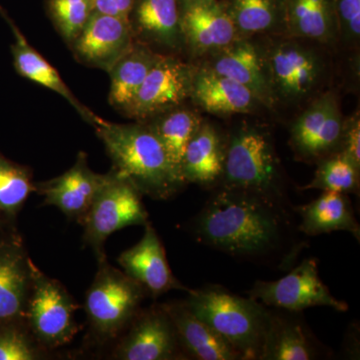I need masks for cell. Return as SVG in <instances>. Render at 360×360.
Instances as JSON below:
<instances>
[{"mask_svg": "<svg viewBox=\"0 0 360 360\" xmlns=\"http://www.w3.org/2000/svg\"><path fill=\"white\" fill-rule=\"evenodd\" d=\"M163 113L165 115L160 116L149 127L160 139L167 151L168 160L182 179L181 163L187 144L202 120L193 111L188 110L175 108Z\"/></svg>", "mask_w": 360, "mask_h": 360, "instance_id": "obj_29", "label": "cell"}, {"mask_svg": "<svg viewBox=\"0 0 360 360\" xmlns=\"http://www.w3.org/2000/svg\"><path fill=\"white\" fill-rule=\"evenodd\" d=\"M34 191L27 168L0 155V210L14 214Z\"/></svg>", "mask_w": 360, "mask_h": 360, "instance_id": "obj_31", "label": "cell"}, {"mask_svg": "<svg viewBox=\"0 0 360 360\" xmlns=\"http://www.w3.org/2000/svg\"><path fill=\"white\" fill-rule=\"evenodd\" d=\"M167 310L151 307L137 315L131 328L116 345L113 357L120 360H172L186 356Z\"/></svg>", "mask_w": 360, "mask_h": 360, "instance_id": "obj_10", "label": "cell"}, {"mask_svg": "<svg viewBox=\"0 0 360 360\" xmlns=\"http://www.w3.org/2000/svg\"><path fill=\"white\" fill-rule=\"evenodd\" d=\"M181 32L198 56H212L241 39L220 0L181 4Z\"/></svg>", "mask_w": 360, "mask_h": 360, "instance_id": "obj_14", "label": "cell"}, {"mask_svg": "<svg viewBox=\"0 0 360 360\" xmlns=\"http://www.w3.org/2000/svg\"><path fill=\"white\" fill-rule=\"evenodd\" d=\"M270 311L260 360H310L317 359L315 340L309 328L292 316L293 312Z\"/></svg>", "mask_w": 360, "mask_h": 360, "instance_id": "obj_23", "label": "cell"}, {"mask_svg": "<svg viewBox=\"0 0 360 360\" xmlns=\"http://www.w3.org/2000/svg\"><path fill=\"white\" fill-rule=\"evenodd\" d=\"M343 122L335 94H324L293 123L291 148L305 161H321L340 153Z\"/></svg>", "mask_w": 360, "mask_h": 360, "instance_id": "obj_9", "label": "cell"}, {"mask_svg": "<svg viewBox=\"0 0 360 360\" xmlns=\"http://www.w3.org/2000/svg\"><path fill=\"white\" fill-rule=\"evenodd\" d=\"M0 13L4 14L6 18L13 30L14 39H15L14 44L11 46V51H13L14 68L18 75L63 96L77 111L78 115L90 123L92 127H96L97 125L101 124L104 120L92 112L78 101L75 94L68 89L65 82H63L58 71L39 52L35 51L32 45L28 44L18 26L7 18L2 9H0Z\"/></svg>", "mask_w": 360, "mask_h": 360, "instance_id": "obj_18", "label": "cell"}, {"mask_svg": "<svg viewBox=\"0 0 360 360\" xmlns=\"http://www.w3.org/2000/svg\"><path fill=\"white\" fill-rule=\"evenodd\" d=\"M251 298L264 307L300 312L315 307L347 311V303L336 300L322 283L316 259L307 258L288 276L276 281H257L250 292Z\"/></svg>", "mask_w": 360, "mask_h": 360, "instance_id": "obj_8", "label": "cell"}, {"mask_svg": "<svg viewBox=\"0 0 360 360\" xmlns=\"http://www.w3.org/2000/svg\"><path fill=\"white\" fill-rule=\"evenodd\" d=\"M98 264L85 297V311L94 335L108 340L134 319L146 291L125 272L111 266L106 258Z\"/></svg>", "mask_w": 360, "mask_h": 360, "instance_id": "obj_5", "label": "cell"}, {"mask_svg": "<svg viewBox=\"0 0 360 360\" xmlns=\"http://www.w3.org/2000/svg\"><path fill=\"white\" fill-rule=\"evenodd\" d=\"M193 73L191 65L160 56L127 113L132 117L148 118L174 110L191 97Z\"/></svg>", "mask_w": 360, "mask_h": 360, "instance_id": "obj_12", "label": "cell"}, {"mask_svg": "<svg viewBox=\"0 0 360 360\" xmlns=\"http://www.w3.org/2000/svg\"><path fill=\"white\" fill-rule=\"evenodd\" d=\"M187 355L200 360H238L240 356L184 302L162 304Z\"/></svg>", "mask_w": 360, "mask_h": 360, "instance_id": "obj_21", "label": "cell"}, {"mask_svg": "<svg viewBox=\"0 0 360 360\" xmlns=\"http://www.w3.org/2000/svg\"><path fill=\"white\" fill-rule=\"evenodd\" d=\"M46 8L58 32L71 44L96 11V0H46Z\"/></svg>", "mask_w": 360, "mask_h": 360, "instance_id": "obj_32", "label": "cell"}, {"mask_svg": "<svg viewBox=\"0 0 360 360\" xmlns=\"http://www.w3.org/2000/svg\"><path fill=\"white\" fill-rule=\"evenodd\" d=\"M191 97L215 115L250 112L260 104L250 89L206 68L194 70Z\"/></svg>", "mask_w": 360, "mask_h": 360, "instance_id": "obj_20", "label": "cell"}, {"mask_svg": "<svg viewBox=\"0 0 360 360\" xmlns=\"http://www.w3.org/2000/svg\"><path fill=\"white\" fill-rule=\"evenodd\" d=\"M208 70L231 78L250 89L260 103L274 105L276 98L270 85L264 56L248 39H240L212 54Z\"/></svg>", "mask_w": 360, "mask_h": 360, "instance_id": "obj_17", "label": "cell"}, {"mask_svg": "<svg viewBox=\"0 0 360 360\" xmlns=\"http://www.w3.org/2000/svg\"><path fill=\"white\" fill-rule=\"evenodd\" d=\"M264 61L276 99L300 101L312 91L321 78V59L295 42L272 45Z\"/></svg>", "mask_w": 360, "mask_h": 360, "instance_id": "obj_11", "label": "cell"}, {"mask_svg": "<svg viewBox=\"0 0 360 360\" xmlns=\"http://www.w3.org/2000/svg\"><path fill=\"white\" fill-rule=\"evenodd\" d=\"M117 262L127 276L155 297L172 290H186L172 274L165 248L149 222L141 241L123 251Z\"/></svg>", "mask_w": 360, "mask_h": 360, "instance_id": "obj_16", "label": "cell"}, {"mask_svg": "<svg viewBox=\"0 0 360 360\" xmlns=\"http://www.w3.org/2000/svg\"><path fill=\"white\" fill-rule=\"evenodd\" d=\"M184 302L221 336L241 359H260L270 315L262 303L220 288L188 290Z\"/></svg>", "mask_w": 360, "mask_h": 360, "instance_id": "obj_3", "label": "cell"}, {"mask_svg": "<svg viewBox=\"0 0 360 360\" xmlns=\"http://www.w3.org/2000/svg\"><path fill=\"white\" fill-rule=\"evenodd\" d=\"M284 206L222 187L196 219L205 245L239 257H262L283 245L288 221Z\"/></svg>", "mask_w": 360, "mask_h": 360, "instance_id": "obj_1", "label": "cell"}, {"mask_svg": "<svg viewBox=\"0 0 360 360\" xmlns=\"http://www.w3.org/2000/svg\"><path fill=\"white\" fill-rule=\"evenodd\" d=\"M340 153L360 168V120L359 113L343 122Z\"/></svg>", "mask_w": 360, "mask_h": 360, "instance_id": "obj_35", "label": "cell"}, {"mask_svg": "<svg viewBox=\"0 0 360 360\" xmlns=\"http://www.w3.org/2000/svg\"><path fill=\"white\" fill-rule=\"evenodd\" d=\"M360 168L343 153H336L319 162L311 182L303 189H321L340 193H356Z\"/></svg>", "mask_w": 360, "mask_h": 360, "instance_id": "obj_30", "label": "cell"}, {"mask_svg": "<svg viewBox=\"0 0 360 360\" xmlns=\"http://www.w3.org/2000/svg\"><path fill=\"white\" fill-rule=\"evenodd\" d=\"M134 44L129 20L94 11L77 39L75 56L85 65L108 71Z\"/></svg>", "mask_w": 360, "mask_h": 360, "instance_id": "obj_13", "label": "cell"}, {"mask_svg": "<svg viewBox=\"0 0 360 360\" xmlns=\"http://www.w3.org/2000/svg\"><path fill=\"white\" fill-rule=\"evenodd\" d=\"M160 54L148 45L134 44L127 53L108 70L110 75V101L113 106L127 112L137 92Z\"/></svg>", "mask_w": 360, "mask_h": 360, "instance_id": "obj_27", "label": "cell"}, {"mask_svg": "<svg viewBox=\"0 0 360 360\" xmlns=\"http://www.w3.org/2000/svg\"><path fill=\"white\" fill-rule=\"evenodd\" d=\"M32 281L25 317L35 341L54 348L70 342L77 333L72 297L56 279L32 264Z\"/></svg>", "mask_w": 360, "mask_h": 360, "instance_id": "obj_7", "label": "cell"}, {"mask_svg": "<svg viewBox=\"0 0 360 360\" xmlns=\"http://www.w3.org/2000/svg\"><path fill=\"white\" fill-rule=\"evenodd\" d=\"M135 0H96V11L129 20Z\"/></svg>", "mask_w": 360, "mask_h": 360, "instance_id": "obj_36", "label": "cell"}, {"mask_svg": "<svg viewBox=\"0 0 360 360\" xmlns=\"http://www.w3.org/2000/svg\"><path fill=\"white\" fill-rule=\"evenodd\" d=\"M134 32L169 49L184 44L181 32V0H135L129 15Z\"/></svg>", "mask_w": 360, "mask_h": 360, "instance_id": "obj_22", "label": "cell"}, {"mask_svg": "<svg viewBox=\"0 0 360 360\" xmlns=\"http://www.w3.org/2000/svg\"><path fill=\"white\" fill-rule=\"evenodd\" d=\"M225 148L217 130L201 122L187 144L181 163L184 181L210 186L224 174Z\"/></svg>", "mask_w": 360, "mask_h": 360, "instance_id": "obj_24", "label": "cell"}, {"mask_svg": "<svg viewBox=\"0 0 360 360\" xmlns=\"http://www.w3.org/2000/svg\"><path fill=\"white\" fill-rule=\"evenodd\" d=\"M6 323L0 328V360H37L41 359L39 348L25 331Z\"/></svg>", "mask_w": 360, "mask_h": 360, "instance_id": "obj_33", "label": "cell"}, {"mask_svg": "<svg viewBox=\"0 0 360 360\" xmlns=\"http://www.w3.org/2000/svg\"><path fill=\"white\" fill-rule=\"evenodd\" d=\"M105 174L92 172L86 155L80 153L72 167L56 179L34 184V191L44 198V205H53L70 219L84 221Z\"/></svg>", "mask_w": 360, "mask_h": 360, "instance_id": "obj_15", "label": "cell"}, {"mask_svg": "<svg viewBox=\"0 0 360 360\" xmlns=\"http://www.w3.org/2000/svg\"><path fill=\"white\" fill-rule=\"evenodd\" d=\"M340 37L347 42H359L360 0H335Z\"/></svg>", "mask_w": 360, "mask_h": 360, "instance_id": "obj_34", "label": "cell"}, {"mask_svg": "<svg viewBox=\"0 0 360 360\" xmlns=\"http://www.w3.org/2000/svg\"><path fill=\"white\" fill-rule=\"evenodd\" d=\"M224 188L243 191L284 206L281 165L267 132L239 127L225 148Z\"/></svg>", "mask_w": 360, "mask_h": 360, "instance_id": "obj_4", "label": "cell"}, {"mask_svg": "<svg viewBox=\"0 0 360 360\" xmlns=\"http://www.w3.org/2000/svg\"><path fill=\"white\" fill-rule=\"evenodd\" d=\"M300 231L309 236L333 231H347L359 239L360 229L347 194L323 191L319 198L300 206Z\"/></svg>", "mask_w": 360, "mask_h": 360, "instance_id": "obj_26", "label": "cell"}, {"mask_svg": "<svg viewBox=\"0 0 360 360\" xmlns=\"http://www.w3.org/2000/svg\"><path fill=\"white\" fill-rule=\"evenodd\" d=\"M32 262L18 245L0 246V324L25 317Z\"/></svg>", "mask_w": 360, "mask_h": 360, "instance_id": "obj_19", "label": "cell"}, {"mask_svg": "<svg viewBox=\"0 0 360 360\" xmlns=\"http://www.w3.org/2000/svg\"><path fill=\"white\" fill-rule=\"evenodd\" d=\"M141 195L129 180L115 169L105 174L82 221L85 243L94 250L98 262L106 258L104 243L113 232L148 224V214Z\"/></svg>", "mask_w": 360, "mask_h": 360, "instance_id": "obj_6", "label": "cell"}, {"mask_svg": "<svg viewBox=\"0 0 360 360\" xmlns=\"http://www.w3.org/2000/svg\"><path fill=\"white\" fill-rule=\"evenodd\" d=\"M118 174L155 200H167L184 184L149 125L103 120L94 127Z\"/></svg>", "mask_w": 360, "mask_h": 360, "instance_id": "obj_2", "label": "cell"}, {"mask_svg": "<svg viewBox=\"0 0 360 360\" xmlns=\"http://www.w3.org/2000/svg\"><path fill=\"white\" fill-rule=\"evenodd\" d=\"M241 39L284 30L285 0H220Z\"/></svg>", "mask_w": 360, "mask_h": 360, "instance_id": "obj_28", "label": "cell"}, {"mask_svg": "<svg viewBox=\"0 0 360 360\" xmlns=\"http://www.w3.org/2000/svg\"><path fill=\"white\" fill-rule=\"evenodd\" d=\"M284 30L295 39L335 42L340 37L335 0H285Z\"/></svg>", "mask_w": 360, "mask_h": 360, "instance_id": "obj_25", "label": "cell"}, {"mask_svg": "<svg viewBox=\"0 0 360 360\" xmlns=\"http://www.w3.org/2000/svg\"><path fill=\"white\" fill-rule=\"evenodd\" d=\"M203 1V0H181V4H191V2Z\"/></svg>", "mask_w": 360, "mask_h": 360, "instance_id": "obj_37", "label": "cell"}]
</instances>
